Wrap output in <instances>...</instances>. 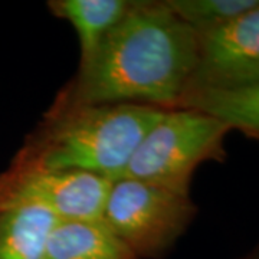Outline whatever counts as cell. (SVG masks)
I'll list each match as a JSON object with an SVG mask.
<instances>
[{"instance_id": "cell-1", "label": "cell", "mask_w": 259, "mask_h": 259, "mask_svg": "<svg viewBox=\"0 0 259 259\" xmlns=\"http://www.w3.org/2000/svg\"><path fill=\"white\" fill-rule=\"evenodd\" d=\"M197 59V33L166 0H133L127 15L54 104L176 108Z\"/></svg>"}, {"instance_id": "cell-2", "label": "cell", "mask_w": 259, "mask_h": 259, "mask_svg": "<svg viewBox=\"0 0 259 259\" xmlns=\"http://www.w3.org/2000/svg\"><path fill=\"white\" fill-rule=\"evenodd\" d=\"M164 110L141 104H52L13 163L85 171L114 180Z\"/></svg>"}, {"instance_id": "cell-3", "label": "cell", "mask_w": 259, "mask_h": 259, "mask_svg": "<svg viewBox=\"0 0 259 259\" xmlns=\"http://www.w3.org/2000/svg\"><path fill=\"white\" fill-rule=\"evenodd\" d=\"M231 131L228 124L206 112L192 108L164 110L120 177L190 194L196 168L206 161L225 158V139Z\"/></svg>"}, {"instance_id": "cell-4", "label": "cell", "mask_w": 259, "mask_h": 259, "mask_svg": "<svg viewBox=\"0 0 259 259\" xmlns=\"http://www.w3.org/2000/svg\"><path fill=\"white\" fill-rule=\"evenodd\" d=\"M194 214L190 194L118 177L111 180L101 221L139 258L154 256L170 248Z\"/></svg>"}, {"instance_id": "cell-5", "label": "cell", "mask_w": 259, "mask_h": 259, "mask_svg": "<svg viewBox=\"0 0 259 259\" xmlns=\"http://www.w3.org/2000/svg\"><path fill=\"white\" fill-rule=\"evenodd\" d=\"M111 180L72 171L45 170L13 163L0 177V207L35 204L58 221L101 219Z\"/></svg>"}, {"instance_id": "cell-6", "label": "cell", "mask_w": 259, "mask_h": 259, "mask_svg": "<svg viewBox=\"0 0 259 259\" xmlns=\"http://www.w3.org/2000/svg\"><path fill=\"white\" fill-rule=\"evenodd\" d=\"M256 83L259 3L221 28L197 35V59L185 95L199 91L239 90Z\"/></svg>"}, {"instance_id": "cell-7", "label": "cell", "mask_w": 259, "mask_h": 259, "mask_svg": "<svg viewBox=\"0 0 259 259\" xmlns=\"http://www.w3.org/2000/svg\"><path fill=\"white\" fill-rule=\"evenodd\" d=\"M44 259H137V255L101 219H93L58 221Z\"/></svg>"}, {"instance_id": "cell-8", "label": "cell", "mask_w": 259, "mask_h": 259, "mask_svg": "<svg viewBox=\"0 0 259 259\" xmlns=\"http://www.w3.org/2000/svg\"><path fill=\"white\" fill-rule=\"evenodd\" d=\"M133 0H51L48 9L74 26L79 42V66H83L127 15Z\"/></svg>"}, {"instance_id": "cell-9", "label": "cell", "mask_w": 259, "mask_h": 259, "mask_svg": "<svg viewBox=\"0 0 259 259\" xmlns=\"http://www.w3.org/2000/svg\"><path fill=\"white\" fill-rule=\"evenodd\" d=\"M56 222L52 213L35 204L0 207V259H44Z\"/></svg>"}, {"instance_id": "cell-10", "label": "cell", "mask_w": 259, "mask_h": 259, "mask_svg": "<svg viewBox=\"0 0 259 259\" xmlns=\"http://www.w3.org/2000/svg\"><path fill=\"white\" fill-rule=\"evenodd\" d=\"M176 108H192L216 117L231 130L259 140V83L229 91L186 94Z\"/></svg>"}, {"instance_id": "cell-11", "label": "cell", "mask_w": 259, "mask_h": 259, "mask_svg": "<svg viewBox=\"0 0 259 259\" xmlns=\"http://www.w3.org/2000/svg\"><path fill=\"white\" fill-rule=\"evenodd\" d=\"M166 3L187 26L203 35L255 8L259 0H166Z\"/></svg>"}, {"instance_id": "cell-12", "label": "cell", "mask_w": 259, "mask_h": 259, "mask_svg": "<svg viewBox=\"0 0 259 259\" xmlns=\"http://www.w3.org/2000/svg\"><path fill=\"white\" fill-rule=\"evenodd\" d=\"M248 259H259V246L253 250V253H252Z\"/></svg>"}]
</instances>
